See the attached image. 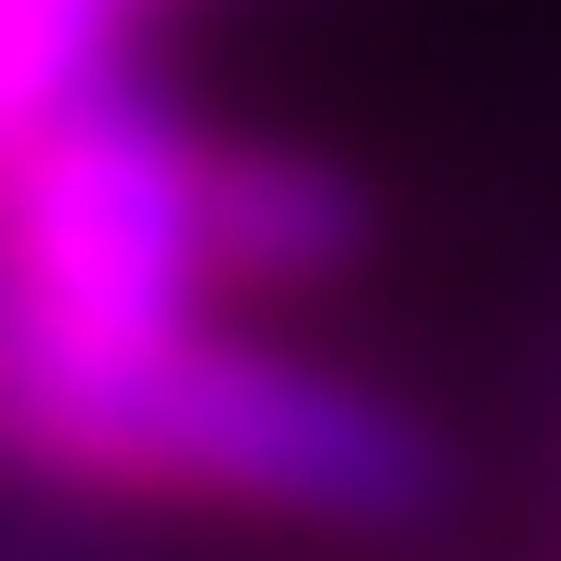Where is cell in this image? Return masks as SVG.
Instances as JSON below:
<instances>
[{
  "label": "cell",
  "mask_w": 561,
  "mask_h": 561,
  "mask_svg": "<svg viewBox=\"0 0 561 561\" xmlns=\"http://www.w3.org/2000/svg\"><path fill=\"white\" fill-rule=\"evenodd\" d=\"M196 157H209V118H183L144 66L79 92L53 131H26L0 157V327L53 353H131L222 313Z\"/></svg>",
  "instance_id": "7a4b0ae2"
},
{
  "label": "cell",
  "mask_w": 561,
  "mask_h": 561,
  "mask_svg": "<svg viewBox=\"0 0 561 561\" xmlns=\"http://www.w3.org/2000/svg\"><path fill=\"white\" fill-rule=\"evenodd\" d=\"M0 470L275 536H419L457 496V444L392 379L236 313H196L131 353H53L0 327Z\"/></svg>",
  "instance_id": "6da1fadb"
},
{
  "label": "cell",
  "mask_w": 561,
  "mask_h": 561,
  "mask_svg": "<svg viewBox=\"0 0 561 561\" xmlns=\"http://www.w3.org/2000/svg\"><path fill=\"white\" fill-rule=\"evenodd\" d=\"M196 222H209V300L222 313L327 300L379 262V183L300 131H209Z\"/></svg>",
  "instance_id": "3957f363"
},
{
  "label": "cell",
  "mask_w": 561,
  "mask_h": 561,
  "mask_svg": "<svg viewBox=\"0 0 561 561\" xmlns=\"http://www.w3.org/2000/svg\"><path fill=\"white\" fill-rule=\"evenodd\" d=\"M157 13L170 0H0V157L26 131H53L79 92L131 79Z\"/></svg>",
  "instance_id": "277c9868"
}]
</instances>
